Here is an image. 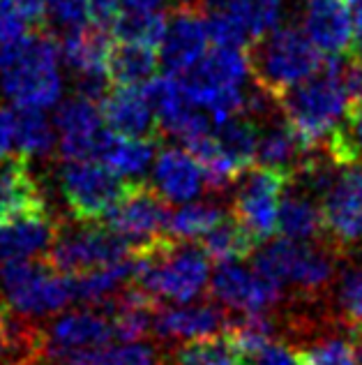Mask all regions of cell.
Segmentation results:
<instances>
[{"label": "cell", "mask_w": 362, "mask_h": 365, "mask_svg": "<svg viewBox=\"0 0 362 365\" xmlns=\"http://www.w3.org/2000/svg\"><path fill=\"white\" fill-rule=\"evenodd\" d=\"M55 128L60 132L58 150L63 160H95L100 139L107 130L97 104L79 95L65 100L55 109Z\"/></svg>", "instance_id": "15"}, {"label": "cell", "mask_w": 362, "mask_h": 365, "mask_svg": "<svg viewBox=\"0 0 362 365\" xmlns=\"http://www.w3.org/2000/svg\"><path fill=\"white\" fill-rule=\"evenodd\" d=\"M33 365H35V363H33Z\"/></svg>", "instance_id": "52"}, {"label": "cell", "mask_w": 362, "mask_h": 365, "mask_svg": "<svg viewBox=\"0 0 362 365\" xmlns=\"http://www.w3.org/2000/svg\"><path fill=\"white\" fill-rule=\"evenodd\" d=\"M14 143L18 153L28 160H44L58 148L53 125L46 120L40 109H18Z\"/></svg>", "instance_id": "30"}, {"label": "cell", "mask_w": 362, "mask_h": 365, "mask_svg": "<svg viewBox=\"0 0 362 365\" xmlns=\"http://www.w3.org/2000/svg\"><path fill=\"white\" fill-rule=\"evenodd\" d=\"M159 56L155 46L118 42L111 44L107 56V74L116 86H141L157 74Z\"/></svg>", "instance_id": "24"}, {"label": "cell", "mask_w": 362, "mask_h": 365, "mask_svg": "<svg viewBox=\"0 0 362 365\" xmlns=\"http://www.w3.org/2000/svg\"><path fill=\"white\" fill-rule=\"evenodd\" d=\"M132 247L102 222H65L58 220L55 238L44 262L63 275H81L92 268L127 259Z\"/></svg>", "instance_id": "6"}, {"label": "cell", "mask_w": 362, "mask_h": 365, "mask_svg": "<svg viewBox=\"0 0 362 365\" xmlns=\"http://www.w3.org/2000/svg\"><path fill=\"white\" fill-rule=\"evenodd\" d=\"M60 44L49 26L28 37L26 51L12 67L3 70L0 88L16 109H49L63 95L58 72Z\"/></svg>", "instance_id": "4"}, {"label": "cell", "mask_w": 362, "mask_h": 365, "mask_svg": "<svg viewBox=\"0 0 362 365\" xmlns=\"http://www.w3.org/2000/svg\"><path fill=\"white\" fill-rule=\"evenodd\" d=\"M28 19L16 0H0V42H12L28 35Z\"/></svg>", "instance_id": "43"}, {"label": "cell", "mask_w": 362, "mask_h": 365, "mask_svg": "<svg viewBox=\"0 0 362 365\" xmlns=\"http://www.w3.org/2000/svg\"><path fill=\"white\" fill-rule=\"evenodd\" d=\"M46 7L49 16L63 31L81 26L88 16V0H46Z\"/></svg>", "instance_id": "41"}, {"label": "cell", "mask_w": 362, "mask_h": 365, "mask_svg": "<svg viewBox=\"0 0 362 365\" xmlns=\"http://www.w3.org/2000/svg\"><path fill=\"white\" fill-rule=\"evenodd\" d=\"M295 361L298 365H360L353 344L341 338L314 342L295 354Z\"/></svg>", "instance_id": "37"}, {"label": "cell", "mask_w": 362, "mask_h": 365, "mask_svg": "<svg viewBox=\"0 0 362 365\" xmlns=\"http://www.w3.org/2000/svg\"><path fill=\"white\" fill-rule=\"evenodd\" d=\"M201 238L203 241L198 245L203 247L208 259L215 264L243 262V259H250L259 247V241L233 215H226L222 222Z\"/></svg>", "instance_id": "28"}, {"label": "cell", "mask_w": 362, "mask_h": 365, "mask_svg": "<svg viewBox=\"0 0 362 365\" xmlns=\"http://www.w3.org/2000/svg\"><path fill=\"white\" fill-rule=\"evenodd\" d=\"M18 9L23 12V16L28 19L35 31L37 28H46L49 21H46V14H49V7H46V0H16Z\"/></svg>", "instance_id": "47"}, {"label": "cell", "mask_w": 362, "mask_h": 365, "mask_svg": "<svg viewBox=\"0 0 362 365\" xmlns=\"http://www.w3.org/2000/svg\"><path fill=\"white\" fill-rule=\"evenodd\" d=\"M222 335L233 347L235 356L252 354L275 338V322L265 312H243L238 317H228Z\"/></svg>", "instance_id": "32"}, {"label": "cell", "mask_w": 362, "mask_h": 365, "mask_svg": "<svg viewBox=\"0 0 362 365\" xmlns=\"http://www.w3.org/2000/svg\"><path fill=\"white\" fill-rule=\"evenodd\" d=\"M277 109L304 150L314 153L326 146L330 134L346 120V98L337 81L335 56H328L314 76L282 93Z\"/></svg>", "instance_id": "2"}, {"label": "cell", "mask_w": 362, "mask_h": 365, "mask_svg": "<svg viewBox=\"0 0 362 365\" xmlns=\"http://www.w3.org/2000/svg\"><path fill=\"white\" fill-rule=\"evenodd\" d=\"M277 232L291 241H316L323 238V215L307 192H293L282 197L277 213Z\"/></svg>", "instance_id": "27"}, {"label": "cell", "mask_w": 362, "mask_h": 365, "mask_svg": "<svg viewBox=\"0 0 362 365\" xmlns=\"http://www.w3.org/2000/svg\"><path fill=\"white\" fill-rule=\"evenodd\" d=\"M208 37L215 42V46H228V49H247L250 35L240 26V21L231 14V9H217V12L206 14Z\"/></svg>", "instance_id": "39"}, {"label": "cell", "mask_w": 362, "mask_h": 365, "mask_svg": "<svg viewBox=\"0 0 362 365\" xmlns=\"http://www.w3.org/2000/svg\"><path fill=\"white\" fill-rule=\"evenodd\" d=\"M293 180L291 174L268 167H250L247 176L238 178L231 215L263 243L277 234V213L284 187Z\"/></svg>", "instance_id": "9"}, {"label": "cell", "mask_w": 362, "mask_h": 365, "mask_svg": "<svg viewBox=\"0 0 362 365\" xmlns=\"http://www.w3.org/2000/svg\"><path fill=\"white\" fill-rule=\"evenodd\" d=\"M323 238L335 247L362 245V169L341 167L323 195Z\"/></svg>", "instance_id": "11"}, {"label": "cell", "mask_w": 362, "mask_h": 365, "mask_svg": "<svg viewBox=\"0 0 362 365\" xmlns=\"http://www.w3.org/2000/svg\"><path fill=\"white\" fill-rule=\"evenodd\" d=\"M339 314L351 331L362 329V268H348L341 273L337 287Z\"/></svg>", "instance_id": "38"}, {"label": "cell", "mask_w": 362, "mask_h": 365, "mask_svg": "<svg viewBox=\"0 0 362 365\" xmlns=\"http://www.w3.org/2000/svg\"><path fill=\"white\" fill-rule=\"evenodd\" d=\"M226 310L219 303H159L152 331L164 340H196L219 335L226 326Z\"/></svg>", "instance_id": "19"}, {"label": "cell", "mask_w": 362, "mask_h": 365, "mask_svg": "<svg viewBox=\"0 0 362 365\" xmlns=\"http://www.w3.org/2000/svg\"><path fill=\"white\" fill-rule=\"evenodd\" d=\"M245 53L252 81L275 100L314 76L326 63V56L312 44L309 37L291 26L275 28L259 40H252Z\"/></svg>", "instance_id": "3"}, {"label": "cell", "mask_w": 362, "mask_h": 365, "mask_svg": "<svg viewBox=\"0 0 362 365\" xmlns=\"http://www.w3.org/2000/svg\"><path fill=\"white\" fill-rule=\"evenodd\" d=\"M159 139H134L122 137V134L104 130L97 153H95V162H100L113 174L120 178H134L141 176L155 160V148Z\"/></svg>", "instance_id": "22"}, {"label": "cell", "mask_w": 362, "mask_h": 365, "mask_svg": "<svg viewBox=\"0 0 362 365\" xmlns=\"http://www.w3.org/2000/svg\"><path fill=\"white\" fill-rule=\"evenodd\" d=\"M109 74L107 70H90V72H76L74 74V95L85 98L95 104L104 100L109 93Z\"/></svg>", "instance_id": "44"}, {"label": "cell", "mask_w": 362, "mask_h": 365, "mask_svg": "<svg viewBox=\"0 0 362 365\" xmlns=\"http://www.w3.org/2000/svg\"><path fill=\"white\" fill-rule=\"evenodd\" d=\"M353 335H351V338H353V349H356V356H358V361L362 363V329L360 331H351Z\"/></svg>", "instance_id": "51"}, {"label": "cell", "mask_w": 362, "mask_h": 365, "mask_svg": "<svg viewBox=\"0 0 362 365\" xmlns=\"http://www.w3.org/2000/svg\"><path fill=\"white\" fill-rule=\"evenodd\" d=\"M58 44L60 58L76 74L90 70H107V56L113 42L109 40L107 28L81 24L63 31V35H58Z\"/></svg>", "instance_id": "23"}, {"label": "cell", "mask_w": 362, "mask_h": 365, "mask_svg": "<svg viewBox=\"0 0 362 365\" xmlns=\"http://www.w3.org/2000/svg\"><path fill=\"white\" fill-rule=\"evenodd\" d=\"M127 182L95 160H65L58 171L60 195L79 222H102L127 190Z\"/></svg>", "instance_id": "8"}, {"label": "cell", "mask_w": 362, "mask_h": 365, "mask_svg": "<svg viewBox=\"0 0 362 365\" xmlns=\"http://www.w3.org/2000/svg\"><path fill=\"white\" fill-rule=\"evenodd\" d=\"M122 3L134 9H157L164 0H122Z\"/></svg>", "instance_id": "50"}, {"label": "cell", "mask_w": 362, "mask_h": 365, "mask_svg": "<svg viewBox=\"0 0 362 365\" xmlns=\"http://www.w3.org/2000/svg\"><path fill=\"white\" fill-rule=\"evenodd\" d=\"M235 359L238 365H298L293 349L284 347L280 342H268L261 349H256L252 354H240Z\"/></svg>", "instance_id": "42"}, {"label": "cell", "mask_w": 362, "mask_h": 365, "mask_svg": "<svg viewBox=\"0 0 362 365\" xmlns=\"http://www.w3.org/2000/svg\"><path fill=\"white\" fill-rule=\"evenodd\" d=\"M226 217V210L217 206L215 201H196V204L180 206L174 213H169L166 234L176 241H196L215 229Z\"/></svg>", "instance_id": "31"}, {"label": "cell", "mask_w": 362, "mask_h": 365, "mask_svg": "<svg viewBox=\"0 0 362 365\" xmlns=\"http://www.w3.org/2000/svg\"><path fill=\"white\" fill-rule=\"evenodd\" d=\"M211 294L217 303L238 312H268L284 299L282 284L235 262L217 264L211 277Z\"/></svg>", "instance_id": "12"}, {"label": "cell", "mask_w": 362, "mask_h": 365, "mask_svg": "<svg viewBox=\"0 0 362 365\" xmlns=\"http://www.w3.org/2000/svg\"><path fill=\"white\" fill-rule=\"evenodd\" d=\"M58 220L49 210L18 217L0 227V264L21 262V259H44L55 238Z\"/></svg>", "instance_id": "21"}, {"label": "cell", "mask_w": 362, "mask_h": 365, "mask_svg": "<svg viewBox=\"0 0 362 365\" xmlns=\"http://www.w3.org/2000/svg\"><path fill=\"white\" fill-rule=\"evenodd\" d=\"M254 268L261 275L270 277L277 284H291L302 296H316L321 294L332 280L335 266L328 252L314 247L302 241H291V238H282V241H272L256 247Z\"/></svg>", "instance_id": "7"}, {"label": "cell", "mask_w": 362, "mask_h": 365, "mask_svg": "<svg viewBox=\"0 0 362 365\" xmlns=\"http://www.w3.org/2000/svg\"><path fill=\"white\" fill-rule=\"evenodd\" d=\"M152 187L166 201L185 204L201 195L206 180L198 162L185 148H164L155 158Z\"/></svg>", "instance_id": "20"}, {"label": "cell", "mask_w": 362, "mask_h": 365, "mask_svg": "<svg viewBox=\"0 0 362 365\" xmlns=\"http://www.w3.org/2000/svg\"><path fill=\"white\" fill-rule=\"evenodd\" d=\"M122 0H88V16L95 26L100 28H111L113 21L118 19Z\"/></svg>", "instance_id": "45"}, {"label": "cell", "mask_w": 362, "mask_h": 365, "mask_svg": "<svg viewBox=\"0 0 362 365\" xmlns=\"http://www.w3.org/2000/svg\"><path fill=\"white\" fill-rule=\"evenodd\" d=\"M228 9L240 21L250 40H259L280 26L284 0H231Z\"/></svg>", "instance_id": "36"}, {"label": "cell", "mask_w": 362, "mask_h": 365, "mask_svg": "<svg viewBox=\"0 0 362 365\" xmlns=\"http://www.w3.org/2000/svg\"><path fill=\"white\" fill-rule=\"evenodd\" d=\"M113 340L109 314L100 305L72 310L44 329V356L68 361L74 354L107 347Z\"/></svg>", "instance_id": "13"}, {"label": "cell", "mask_w": 362, "mask_h": 365, "mask_svg": "<svg viewBox=\"0 0 362 365\" xmlns=\"http://www.w3.org/2000/svg\"><path fill=\"white\" fill-rule=\"evenodd\" d=\"M169 365H238V359L228 340L219 333L180 344L171 354Z\"/></svg>", "instance_id": "35"}, {"label": "cell", "mask_w": 362, "mask_h": 365, "mask_svg": "<svg viewBox=\"0 0 362 365\" xmlns=\"http://www.w3.org/2000/svg\"><path fill=\"white\" fill-rule=\"evenodd\" d=\"M132 280H134V262H132L129 255L122 262L92 268V271H85L81 275H72L74 301H81L85 305H102Z\"/></svg>", "instance_id": "26"}, {"label": "cell", "mask_w": 362, "mask_h": 365, "mask_svg": "<svg viewBox=\"0 0 362 365\" xmlns=\"http://www.w3.org/2000/svg\"><path fill=\"white\" fill-rule=\"evenodd\" d=\"M307 155V150L300 146L298 137L287 125L282 123H270L268 128H259V143H256V167H268L277 171H287L293 176V171Z\"/></svg>", "instance_id": "25"}, {"label": "cell", "mask_w": 362, "mask_h": 365, "mask_svg": "<svg viewBox=\"0 0 362 365\" xmlns=\"http://www.w3.org/2000/svg\"><path fill=\"white\" fill-rule=\"evenodd\" d=\"M344 130H346V134H348L351 146L356 148L358 158L362 160V107H360L351 118H346Z\"/></svg>", "instance_id": "48"}, {"label": "cell", "mask_w": 362, "mask_h": 365, "mask_svg": "<svg viewBox=\"0 0 362 365\" xmlns=\"http://www.w3.org/2000/svg\"><path fill=\"white\" fill-rule=\"evenodd\" d=\"M166 12L157 9H134L129 7L127 12H120L113 21V35L120 42H134L146 46H159L161 37L166 31Z\"/></svg>", "instance_id": "33"}, {"label": "cell", "mask_w": 362, "mask_h": 365, "mask_svg": "<svg viewBox=\"0 0 362 365\" xmlns=\"http://www.w3.org/2000/svg\"><path fill=\"white\" fill-rule=\"evenodd\" d=\"M42 210L49 208L40 180L31 169V160L21 153L0 160V227Z\"/></svg>", "instance_id": "17"}, {"label": "cell", "mask_w": 362, "mask_h": 365, "mask_svg": "<svg viewBox=\"0 0 362 365\" xmlns=\"http://www.w3.org/2000/svg\"><path fill=\"white\" fill-rule=\"evenodd\" d=\"M213 134L222 153L240 169L243 174L254 165L256 143H259V125L247 116H233L222 123H213Z\"/></svg>", "instance_id": "29"}, {"label": "cell", "mask_w": 362, "mask_h": 365, "mask_svg": "<svg viewBox=\"0 0 362 365\" xmlns=\"http://www.w3.org/2000/svg\"><path fill=\"white\" fill-rule=\"evenodd\" d=\"M14 128H16V113L7 107H0V160L12 153Z\"/></svg>", "instance_id": "46"}, {"label": "cell", "mask_w": 362, "mask_h": 365, "mask_svg": "<svg viewBox=\"0 0 362 365\" xmlns=\"http://www.w3.org/2000/svg\"><path fill=\"white\" fill-rule=\"evenodd\" d=\"M353 7V53L362 56V0H351Z\"/></svg>", "instance_id": "49"}, {"label": "cell", "mask_w": 362, "mask_h": 365, "mask_svg": "<svg viewBox=\"0 0 362 365\" xmlns=\"http://www.w3.org/2000/svg\"><path fill=\"white\" fill-rule=\"evenodd\" d=\"M302 31L326 56H344L353 46V7L351 0H307Z\"/></svg>", "instance_id": "16"}, {"label": "cell", "mask_w": 362, "mask_h": 365, "mask_svg": "<svg viewBox=\"0 0 362 365\" xmlns=\"http://www.w3.org/2000/svg\"><path fill=\"white\" fill-rule=\"evenodd\" d=\"M169 213L166 199L150 182L129 180L127 190L102 220V225L134 250L166 234Z\"/></svg>", "instance_id": "10"}, {"label": "cell", "mask_w": 362, "mask_h": 365, "mask_svg": "<svg viewBox=\"0 0 362 365\" xmlns=\"http://www.w3.org/2000/svg\"><path fill=\"white\" fill-rule=\"evenodd\" d=\"M0 294L12 310L26 317L60 312L74 301V284L44 259H21L0 264Z\"/></svg>", "instance_id": "5"}, {"label": "cell", "mask_w": 362, "mask_h": 365, "mask_svg": "<svg viewBox=\"0 0 362 365\" xmlns=\"http://www.w3.org/2000/svg\"><path fill=\"white\" fill-rule=\"evenodd\" d=\"M134 284L155 299L192 303L211 282V259L194 241H176L169 234L132 250Z\"/></svg>", "instance_id": "1"}, {"label": "cell", "mask_w": 362, "mask_h": 365, "mask_svg": "<svg viewBox=\"0 0 362 365\" xmlns=\"http://www.w3.org/2000/svg\"><path fill=\"white\" fill-rule=\"evenodd\" d=\"M100 113L104 125L122 137L161 139L157 118L139 86H118L116 91H109L100 102Z\"/></svg>", "instance_id": "18"}, {"label": "cell", "mask_w": 362, "mask_h": 365, "mask_svg": "<svg viewBox=\"0 0 362 365\" xmlns=\"http://www.w3.org/2000/svg\"><path fill=\"white\" fill-rule=\"evenodd\" d=\"M206 14L196 3L169 5L166 31L159 42V61L169 72H185L208 49Z\"/></svg>", "instance_id": "14"}, {"label": "cell", "mask_w": 362, "mask_h": 365, "mask_svg": "<svg viewBox=\"0 0 362 365\" xmlns=\"http://www.w3.org/2000/svg\"><path fill=\"white\" fill-rule=\"evenodd\" d=\"M161 356L150 342H122L118 347H97L90 351L74 354L68 365H159Z\"/></svg>", "instance_id": "34"}, {"label": "cell", "mask_w": 362, "mask_h": 365, "mask_svg": "<svg viewBox=\"0 0 362 365\" xmlns=\"http://www.w3.org/2000/svg\"><path fill=\"white\" fill-rule=\"evenodd\" d=\"M335 72L346 98V118H351L362 107V56H335Z\"/></svg>", "instance_id": "40"}]
</instances>
